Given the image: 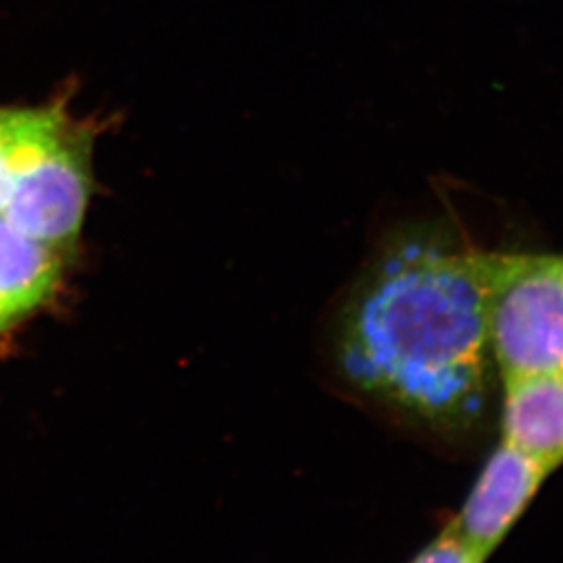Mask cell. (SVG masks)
<instances>
[{"instance_id":"obj_1","label":"cell","mask_w":563,"mask_h":563,"mask_svg":"<svg viewBox=\"0 0 563 563\" xmlns=\"http://www.w3.org/2000/svg\"><path fill=\"white\" fill-rule=\"evenodd\" d=\"M339 364L391 412L443 435L468 432L494 364L477 251L435 234L397 240L347 306Z\"/></svg>"},{"instance_id":"obj_2","label":"cell","mask_w":563,"mask_h":563,"mask_svg":"<svg viewBox=\"0 0 563 563\" xmlns=\"http://www.w3.org/2000/svg\"><path fill=\"white\" fill-rule=\"evenodd\" d=\"M501 380L563 368V256L477 251Z\"/></svg>"},{"instance_id":"obj_3","label":"cell","mask_w":563,"mask_h":563,"mask_svg":"<svg viewBox=\"0 0 563 563\" xmlns=\"http://www.w3.org/2000/svg\"><path fill=\"white\" fill-rule=\"evenodd\" d=\"M92 140L88 125L70 115L16 173L2 217L27 236L70 255L92 189Z\"/></svg>"},{"instance_id":"obj_4","label":"cell","mask_w":563,"mask_h":563,"mask_svg":"<svg viewBox=\"0 0 563 563\" xmlns=\"http://www.w3.org/2000/svg\"><path fill=\"white\" fill-rule=\"evenodd\" d=\"M554 471L548 461L501 439L488 455L460 515L450 521V531L472 559L487 562Z\"/></svg>"},{"instance_id":"obj_5","label":"cell","mask_w":563,"mask_h":563,"mask_svg":"<svg viewBox=\"0 0 563 563\" xmlns=\"http://www.w3.org/2000/svg\"><path fill=\"white\" fill-rule=\"evenodd\" d=\"M501 383V439L560 468L563 465V368Z\"/></svg>"},{"instance_id":"obj_6","label":"cell","mask_w":563,"mask_h":563,"mask_svg":"<svg viewBox=\"0 0 563 563\" xmlns=\"http://www.w3.org/2000/svg\"><path fill=\"white\" fill-rule=\"evenodd\" d=\"M66 256L13 228L0 214V333L54 295Z\"/></svg>"},{"instance_id":"obj_7","label":"cell","mask_w":563,"mask_h":563,"mask_svg":"<svg viewBox=\"0 0 563 563\" xmlns=\"http://www.w3.org/2000/svg\"><path fill=\"white\" fill-rule=\"evenodd\" d=\"M68 118L63 103L48 109H0V214L16 173Z\"/></svg>"},{"instance_id":"obj_8","label":"cell","mask_w":563,"mask_h":563,"mask_svg":"<svg viewBox=\"0 0 563 563\" xmlns=\"http://www.w3.org/2000/svg\"><path fill=\"white\" fill-rule=\"evenodd\" d=\"M412 563H477L472 559L468 551L461 545L460 540L455 538L454 532L450 531L449 526L422 548Z\"/></svg>"}]
</instances>
